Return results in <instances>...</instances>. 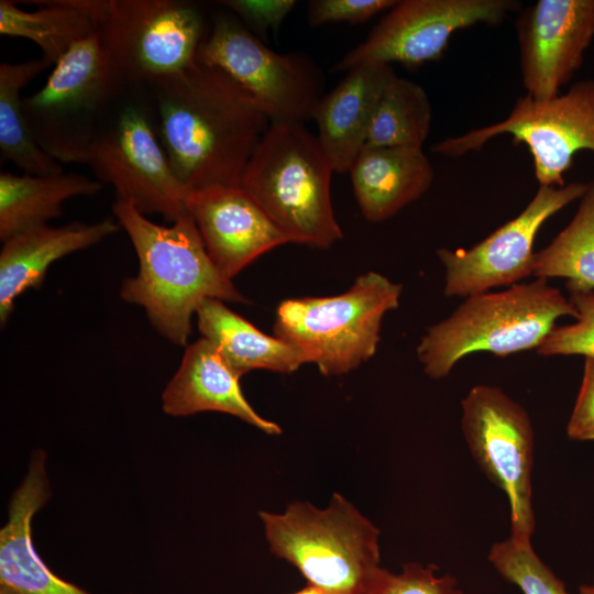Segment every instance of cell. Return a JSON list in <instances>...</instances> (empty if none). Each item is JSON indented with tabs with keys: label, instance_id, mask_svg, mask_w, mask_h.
Here are the masks:
<instances>
[{
	"label": "cell",
	"instance_id": "1",
	"mask_svg": "<svg viewBox=\"0 0 594 594\" xmlns=\"http://www.w3.org/2000/svg\"><path fill=\"white\" fill-rule=\"evenodd\" d=\"M158 138L174 173L189 189L240 186L271 121L221 69L197 61L151 86Z\"/></svg>",
	"mask_w": 594,
	"mask_h": 594
},
{
	"label": "cell",
	"instance_id": "2",
	"mask_svg": "<svg viewBox=\"0 0 594 594\" xmlns=\"http://www.w3.org/2000/svg\"><path fill=\"white\" fill-rule=\"evenodd\" d=\"M112 211L139 258V272L123 280L120 296L142 307L166 339L187 343L193 316L205 299L249 302L210 258L191 216L161 226L131 202L116 200Z\"/></svg>",
	"mask_w": 594,
	"mask_h": 594
},
{
	"label": "cell",
	"instance_id": "3",
	"mask_svg": "<svg viewBox=\"0 0 594 594\" xmlns=\"http://www.w3.org/2000/svg\"><path fill=\"white\" fill-rule=\"evenodd\" d=\"M333 167L300 122H271L248 162L240 187L290 243L328 249L342 238L331 201Z\"/></svg>",
	"mask_w": 594,
	"mask_h": 594
},
{
	"label": "cell",
	"instance_id": "4",
	"mask_svg": "<svg viewBox=\"0 0 594 594\" xmlns=\"http://www.w3.org/2000/svg\"><path fill=\"white\" fill-rule=\"evenodd\" d=\"M562 317L575 319L578 314L569 297L548 279L475 294L428 328L417 346V358L427 376L440 380L471 353L507 356L537 350Z\"/></svg>",
	"mask_w": 594,
	"mask_h": 594
},
{
	"label": "cell",
	"instance_id": "5",
	"mask_svg": "<svg viewBox=\"0 0 594 594\" xmlns=\"http://www.w3.org/2000/svg\"><path fill=\"white\" fill-rule=\"evenodd\" d=\"M258 516L270 551L324 594H361L382 568L378 528L340 493Z\"/></svg>",
	"mask_w": 594,
	"mask_h": 594
},
{
	"label": "cell",
	"instance_id": "6",
	"mask_svg": "<svg viewBox=\"0 0 594 594\" xmlns=\"http://www.w3.org/2000/svg\"><path fill=\"white\" fill-rule=\"evenodd\" d=\"M128 87L96 31L54 65L35 94L23 98L29 131L61 164H87L95 140Z\"/></svg>",
	"mask_w": 594,
	"mask_h": 594
},
{
	"label": "cell",
	"instance_id": "7",
	"mask_svg": "<svg viewBox=\"0 0 594 594\" xmlns=\"http://www.w3.org/2000/svg\"><path fill=\"white\" fill-rule=\"evenodd\" d=\"M403 286L370 271L344 293L282 301L274 336L304 351L326 376L343 375L370 360L384 316L398 307Z\"/></svg>",
	"mask_w": 594,
	"mask_h": 594
},
{
	"label": "cell",
	"instance_id": "8",
	"mask_svg": "<svg viewBox=\"0 0 594 594\" xmlns=\"http://www.w3.org/2000/svg\"><path fill=\"white\" fill-rule=\"evenodd\" d=\"M505 134L513 136L514 144L528 147L539 186H564L574 156L581 151L594 152V80L576 81L544 101L525 95L504 120L447 138L433 144L432 151L460 157Z\"/></svg>",
	"mask_w": 594,
	"mask_h": 594
},
{
	"label": "cell",
	"instance_id": "9",
	"mask_svg": "<svg viewBox=\"0 0 594 594\" xmlns=\"http://www.w3.org/2000/svg\"><path fill=\"white\" fill-rule=\"evenodd\" d=\"M96 25L129 86L189 68L205 38L199 10L177 0H101Z\"/></svg>",
	"mask_w": 594,
	"mask_h": 594
},
{
	"label": "cell",
	"instance_id": "10",
	"mask_svg": "<svg viewBox=\"0 0 594 594\" xmlns=\"http://www.w3.org/2000/svg\"><path fill=\"white\" fill-rule=\"evenodd\" d=\"M197 61L229 75L271 122L304 123L323 96V76L314 61L299 53L272 51L238 18H216Z\"/></svg>",
	"mask_w": 594,
	"mask_h": 594
},
{
	"label": "cell",
	"instance_id": "11",
	"mask_svg": "<svg viewBox=\"0 0 594 594\" xmlns=\"http://www.w3.org/2000/svg\"><path fill=\"white\" fill-rule=\"evenodd\" d=\"M461 427L473 459L506 495L509 537L531 541L534 428L526 409L495 385L473 386L461 402Z\"/></svg>",
	"mask_w": 594,
	"mask_h": 594
},
{
	"label": "cell",
	"instance_id": "12",
	"mask_svg": "<svg viewBox=\"0 0 594 594\" xmlns=\"http://www.w3.org/2000/svg\"><path fill=\"white\" fill-rule=\"evenodd\" d=\"M87 165L117 200L167 221L187 215L189 189L173 170L145 108L127 101L114 109L95 140Z\"/></svg>",
	"mask_w": 594,
	"mask_h": 594
},
{
	"label": "cell",
	"instance_id": "13",
	"mask_svg": "<svg viewBox=\"0 0 594 594\" xmlns=\"http://www.w3.org/2000/svg\"><path fill=\"white\" fill-rule=\"evenodd\" d=\"M517 8L519 2L513 0L397 1L333 70L392 63L414 67L438 59L454 32L479 23L498 24Z\"/></svg>",
	"mask_w": 594,
	"mask_h": 594
},
{
	"label": "cell",
	"instance_id": "14",
	"mask_svg": "<svg viewBox=\"0 0 594 594\" xmlns=\"http://www.w3.org/2000/svg\"><path fill=\"white\" fill-rule=\"evenodd\" d=\"M587 183L539 186L514 219L470 249H439L444 267L447 297H469L495 287L513 286L534 273V243L540 228L553 215L584 195Z\"/></svg>",
	"mask_w": 594,
	"mask_h": 594
},
{
	"label": "cell",
	"instance_id": "15",
	"mask_svg": "<svg viewBox=\"0 0 594 594\" xmlns=\"http://www.w3.org/2000/svg\"><path fill=\"white\" fill-rule=\"evenodd\" d=\"M517 22L526 96L549 100L582 66L594 37V0H539Z\"/></svg>",
	"mask_w": 594,
	"mask_h": 594
},
{
	"label": "cell",
	"instance_id": "16",
	"mask_svg": "<svg viewBox=\"0 0 594 594\" xmlns=\"http://www.w3.org/2000/svg\"><path fill=\"white\" fill-rule=\"evenodd\" d=\"M186 206L210 258L231 280L264 253L290 243L240 186L190 190Z\"/></svg>",
	"mask_w": 594,
	"mask_h": 594
},
{
	"label": "cell",
	"instance_id": "17",
	"mask_svg": "<svg viewBox=\"0 0 594 594\" xmlns=\"http://www.w3.org/2000/svg\"><path fill=\"white\" fill-rule=\"evenodd\" d=\"M45 461V452L35 450L23 481L12 494L8 520L0 530V584L21 594H89L56 575L33 544V516L51 497Z\"/></svg>",
	"mask_w": 594,
	"mask_h": 594
},
{
	"label": "cell",
	"instance_id": "18",
	"mask_svg": "<svg viewBox=\"0 0 594 594\" xmlns=\"http://www.w3.org/2000/svg\"><path fill=\"white\" fill-rule=\"evenodd\" d=\"M240 378L215 345L200 338L186 348L178 370L163 391V410L172 416L219 411L266 435H279L280 426L262 417L248 402Z\"/></svg>",
	"mask_w": 594,
	"mask_h": 594
},
{
	"label": "cell",
	"instance_id": "19",
	"mask_svg": "<svg viewBox=\"0 0 594 594\" xmlns=\"http://www.w3.org/2000/svg\"><path fill=\"white\" fill-rule=\"evenodd\" d=\"M394 75L391 65H360L315 106L317 138L336 173H349L365 147L375 107Z\"/></svg>",
	"mask_w": 594,
	"mask_h": 594
},
{
	"label": "cell",
	"instance_id": "20",
	"mask_svg": "<svg viewBox=\"0 0 594 594\" xmlns=\"http://www.w3.org/2000/svg\"><path fill=\"white\" fill-rule=\"evenodd\" d=\"M112 219L94 223L48 224L18 234L3 242L0 252V321L10 317L16 298L42 285L55 261L87 249L118 231Z\"/></svg>",
	"mask_w": 594,
	"mask_h": 594
},
{
	"label": "cell",
	"instance_id": "21",
	"mask_svg": "<svg viewBox=\"0 0 594 594\" xmlns=\"http://www.w3.org/2000/svg\"><path fill=\"white\" fill-rule=\"evenodd\" d=\"M355 199L364 218L381 222L419 199L435 170L422 147L365 146L352 167Z\"/></svg>",
	"mask_w": 594,
	"mask_h": 594
},
{
	"label": "cell",
	"instance_id": "22",
	"mask_svg": "<svg viewBox=\"0 0 594 594\" xmlns=\"http://www.w3.org/2000/svg\"><path fill=\"white\" fill-rule=\"evenodd\" d=\"M196 316L201 338L215 345L239 377L253 370L292 373L310 363L298 346L265 334L222 300L205 299Z\"/></svg>",
	"mask_w": 594,
	"mask_h": 594
},
{
	"label": "cell",
	"instance_id": "23",
	"mask_svg": "<svg viewBox=\"0 0 594 594\" xmlns=\"http://www.w3.org/2000/svg\"><path fill=\"white\" fill-rule=\"evenodd\" d=\"M102 189L98 179L76 173L0 174V239L2 242L46 226L62 215L63 204Z\"/></svg>",
	"mask_w": 594,
	"mask_h": 594
},
{
	"label": "cell",
	"instance_id": "24",
	"mask_svg": "<svg viewBox=\"0 0 594 594\" xmlns=\"http://www.w3.org/2000/svg\"><path fill=\"white\" fill-rule=\"evenodd\" d=\"M38 9H20L15 2L0 1V34L26 38L55 65L76 43L97 31L94 0L32 1Z\"/></svg>",
	"mask_w": 594,
	"mask_h": 594
},
{
	"label": "cell",
	"instance_id": "25",
	"mask_svg": "<svg viewBox=\"0 0 594 594\" xmlns=\"http://www.w3.org/2000/svg\"><path fill=\"white\" fill-rule=\"evenodd\" d=\"M52 66L43 57L21 63L0 64V151L4 161L24 174L51 175L64 172L62 164L34 140L22 109V89Z\"/></svg>",
	"mask_w": 594,
	"mask_h": 594
},
{
	"label": "cell",
	"instance_id": "26",
	"mask_svg": "<svg viewBox=\"0 0 594 594\" xmlns=\"http://www.w3.org/2000/svg\"><path fill=\"white\" fill-rule=\"evenodd\" d=\"M536 278H565L566 289H594V180L580 198L571 221L535 253Z\"/></svg>",
	"mask_w": 594,
	"mask_h": 594
},
{
	"label": "cell",
	"instance_id": "27",
	"mask_svg": "<svg viewBox=\"0 0 594 594\" xmlns=\"http://www.w3.org/2000/svg\"><path fill=\"white\" fill-rule=\"evenodd\" d=\"M431 119V105L422 86L395 74L377 101L365 146L422 147Z\"/></svg>",
	"mask_w": 594,
	"mask_h": 594
},
{
	"label": "cell",
	"instance_id": "28",
	"mask_svg": "<svg viewBox=\"0 0 594 594\" xmlns=\"http://www.w3.org/2000/svg\"><path fill=\"white\" fill-rule=\"evenodd\" d=\"M488 562L522 594H571L564 582L540 559L531 541L510 537L491 546Z\"/></svg>",
	"mask_w": 594,
	"mask_h": 594
},
{
	"label": "cell",
	"instance_id": "29",
	"mask_svg": "<svg viewBox=\"0 0 594 594\" xmlns=\"http://www.w3.org/2000/svg\"><path fill=\"white\" fill-rule=\"evenodd\" d=\"M361 594H464L458 580L435 564L405 563L400 571L381 568Z\"/></svg>",
	"mask_w": 594,
	"mask_h": 594
},
{
	"label": "cell",
	"instance_id": "30",
	"mask_svg": "<svg viewBox=\"0 0 594 594\" xmlns=\"http://www.w3.org/2000/svg\"><path fill=\"white\" fill-rule=\"evenodd\" d=\"M568 292L578 314L575 322L556 326L537 349L540 355H594V289Z\"/></svg>",
	"mask_w": 594,
	"mask_h": 594
},
{
	"label": "cell",
	"instance_id": "31",
	"mask_svg": "<svg viewBox=\"0 0 594 594\" xmlns=\"http://www.w3.org/2000/svg\"><path fill=\"white\" fill-rule=\"evenodd\" d=\"M396 0H312L308 3L311 26L326 23H363L382 11H388Z\"/></svg>",
	"mask_w": 594,
	"mask_h": 594
},
{
	"label": "cell",
	"instance_id": "32",
	"mask_svg": "<svg viewBox=\"0 0 594 594\" xmlns=\"http://www.w3.org/2000/svg\"><path fill=\"white\" fill-rule=\"evenodd\" d=\"M221 3L258 38L268 30L277 31L296 6L294 0H227Z\"/></svg>",
	"mask_w": 594,
	"mask_h": 594
},
{
	"label": "cell",
	"instance_id": "33",
	"mask_svg": "<svg viewBox=\"0 0 594 594\" xmlns=\"http://www.w3.org/2000/svg\"><path fill=\"white\" fill-rule=\"evenodd\" d=\"M566 435L571 440L594 441V355L585 356L584 371Z\"/></svg>",
	"mask_w": 594,
	"mask_h": 594
},
{
	"label": "cell",
	"instance_id": "34",
	"mask_svg": "<svg viewBox=\"0 0 594 594\" xmlns=\"http://www.w3.org/2000/svg\"><path fill=\"white\" fill-rule=\"evenodd\" d=\"M290 594H324V593L322 591H320L319 588L307 584L302 588H300V590H298V591H296L294 593H290Z\"/></svg>",
	"mask_w": 594,
	"mask_h": 594
},
{
	"label": "cell",
	"instance_id": "35",
	"mask_svg": "<svg viewBox=\"0 0 594 594\" xmlns=\"http://www.w3.org/2000/svg\"><path fill=\"white\" fill-rule=\"evenodd\" d=\"M575 594H594V583L581 585Z\"/></svg>",
	"mask_w": 594,
	"mask_h": 594
},
{
	"label": "cell",
	"instance_id": "36",
	"mask_svg": "<svg viewBox=\"0 0 594 594\" xmlns=\"http://www.w3.org/2000/svg\"><path fill=\"white\" fill-rule=\"evenodd\" d=\"M0 594H21V593L11 588L10 586L0 584Z\"/></svg>",
	"mask_w": 594,
	"mask_h": 594
}]
</instances>
